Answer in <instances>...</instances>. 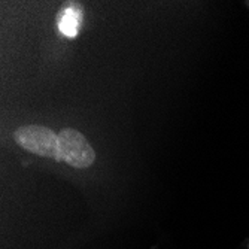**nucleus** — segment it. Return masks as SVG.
<instances>
[{
    "instance_id": "2",
    "label": "nucleus",
    "mask_w": 249,
    "mask_h": 249,
    "mask_svg": "<svg viewBox=\"0 0 249 249\" xmlns=\"http://www.w3.org/2000/svg\"><path fill=\"white\" fill-rule=\"evenodd\" d=\"M58 151L60 161L76 169L89 167L96 160L93 146L88 143L82 133L73 128H63L58 133Z\"/></svg>"
},
{
    "instance_id": "3",
    "label": "nucleus",
    "mask_w": 249,
    "mask_h": 249,
    "mask_svg": "<svg viewBox=\"0 0 249 249\" xmlns=\"http://www.w3.org/2000/svg\"><path fill=\"white\" fill-rule=\"evenodd\" d=\"M82 22V9L76 5L66 6L57 18L58 30L67 36V37H75L79 32V26Z\"/></svg>"
},
{
    "instance_id": "1",
    "label": "nucleus",
    "mask_w": 249,
    "mask_h": 249,
    "mask_svg": "<svg viewBox=\"0 0 249 249\" xmlns=\"http://www.w3.org/2000/svg\"><path fill=\"white\" fill-rule=\"evenodd\" d=\"M14 139L18 146L39 157L53 158L60 161L58 134L45 125H24L14 133Z\"/></svg>"
}]
</instances>
